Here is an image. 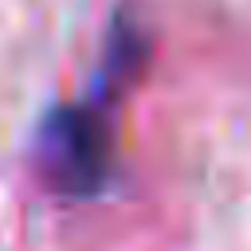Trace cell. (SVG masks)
Returning a JSON list of instances; mask_svg holds the SVG:
<instances>
[{
    "label": "cell",
    "instance_id": "6da1fadb",
    "mask_svg": "<svg viewBox=\"0 0 251 251\" xmlns=\"http://www.w3.org/2000/svg\"><path fill=\"white\" fill-rule=\"evenodd\" d=\"M35 173L59 196H98L118 173V133L110 102H63L55 106L35 133Z\"/></svg>",
    "mask_w": 251,
    "mask_h": 251
},
{
    "label": "cell",
    "instance_id": "7a4b0ae2",
    "mask_svg": "<svg viewBox=\"0 0 251 251\" xmlns=\"http://www.w3.org/2000/svg\"><path fill=\"white\" fill-rule=\"evenodd\" d=\"M149 55H153V35H149V27L133 16V8H122L118 20H114V27H110V39H106L98 98H102V102L122 98V94L145 75Z\"/></svg>",
    "mask_w": 251,
    "mask_h": 251
}]
</instances>
